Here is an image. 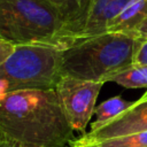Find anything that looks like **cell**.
I'll return each instance as SVG.
<instances>
[{"mask_svg":"<svg viewBox=\"0 0 147 147\" xmlns=\"http://www.w3.org/2000/svg\"><path fill=\"white\" fill-rule=\"evenodd\" d=\"M69 147H147V131L99 141H87L79 137Z\"/></svg>","mask_w":147,"mask_h":147,"instance_id":"30bf717a","label":"cell"},{"mask_svg":"<svg viewBox=\"0 0 147 147\" xmlns=\"http://www.w3.org/2000/svg\"><path fill=\"white\" fill-rule=\"evenodd\" d=\"M142 131H147V90L119 116L95 131L82 134L80 138L87 141H99Z\"/></svg>","mask_w":147,"mask_h":147,"instance_id":"8992f818","label":"cell"},{"mask_svg":"<svg viewBox=\"0 0 147 147\" xmlns=\"http://www.w3.org/2000/svg\"><path fill=\"white\" fill-rule=\"evenodd\" d=\"M62 14L72 44L77 41L86 25L92 0H48Z\"/></svg>","mask_w":147,"mask_h":147,"instance_id":"ba28073f","label":"cell"},{"mask_svg":"<svg viewBox=\"0 0 147 147\" xmlns=\"http://www.w3.org/2000/svg\"><path fill=\"white\" fill-rule=\"evenodd\" d=\"M0 147H20L17 144L6 139L1 133H0Z\"/></svg>","mask_w":147,"mask_h":147,"instance_id":"9a60e30c","label":"cell"},{"mask_svg":"<svg viewBox=\"0 0 147 147\" xmlns=\"http://www.w3.org/2000/svg\"><path fill=\"white\" fill-rule=\"evenodd\" d=\"M107 82H114L125 88H147V64H132L110 76Z\"/></svg>","mask_w":147,"mask_h":147,"instance_id":"7c38bea8","label":"cell"},{"mask_svg":"<svg viewBox=\"0 0 147 147\" xmlns=\"http://www.w3.org/2000/svg\"><path fill=\"white\" fill-rule=\"evenodd\" d=\"M137 34L141 38H147V20L139 26V29L137 30Z\"/></svg>","mask_w":147,"mask_h":147,"instance_id":"2e32d148","label":"cell"},{"mask_svg":"<svg viewBox=\"0 0 147 147\" xmlns=\"http://www.w3.org/2000/svg\"><path fill=\"white\" fill-rule=\"evenodd\" d=\"M133 64H147V38H141L134 55Z\"/></svg>","mask_w":147,"mask_h":147,"instance_id":"4fadbf2b","label":"cell"},{"mask_svg":"<svg viewBox=\"0 0 147 147\" xmlns=\"http://www.w3.org/2000/svg\"><path fill=\"white\" fill-rule=\"evenodd\" d=\"M74 132L54 88L14 92L0 102V133L20 147H67Z\"/></svg>","mask_w":147,"mask_h":147,"instance_id":"6da1fadb","label":"cell"},{"mask_svg":"<svg viewBox=\"0 0 147 147\" xmlns=\"http://www.w3.org/2000/svg\"><path fill=\"white\" fill-rule=\"evenodd\" d=\"M103 83L61 76L55 85L62 110L74 131L86 133V126L95 110V102Z\"/></svg>","mask_w":147,"mask_h":147,"instance_id":"5b68a950","label":"cell"},{"mask_svg":"<svg viewBox=\"0 0 147 147\" xmlns=\"http://www.w3.org/2000/svg\"><path fill=\"white\" fill-rule=\"evenodd\" d=\"M140 40L141 37L118 32L79 39L62 51V76L105 84L110 76L133 64Z\"/></svg>","mask_w":147,"mask_h":147,"instance_id":"7a4b0ae2","label":"cell"},{"mask_svg":"<svg viewBox=\"0 0 147 147\" xmlns=\"http://www.w3.org/2000/svg\"><path fill=\"white\" fill-rule=\"evenodd\" d=\"M132 0H92L88 18L79 39L106 32L109 23Z\"/></svg>","mask_w":147,"mask_h":147,"instance_id":"52a82bcc","label":"cell"},{"mask_svg":"<svg viewBox=\"0 0 147 147\" xmlns=\"http://www.w3.org/2000/svg\"><path fill=\"white\" fill-rule=\"evenodd\" d=\"M0 40L60 49L72 45L62 14L48 0H0Z\"/></svg>","mask_w":147,"mask_h":147,"instance_id":"3957f363","label":"cell"},{"mask_svg":"<svg viewBox=\"0 0 147 147\" xmlns=\"http://www.w3.org/2000/svg\"><path fill=\"white\" fill-rule=\"evenodd\" d=\"M62 51L38 45L15 46L0 65V102L14 92L55 88L62 76Z\"/></svg>","mask_w":147,"mask_h":147,"instance_id":"277c9868","label":"cell"},{"mask_svg":"<svg viewBox=\"0 0 147 147\" xmlns=\"http://www.w3.org/2000/svg\"><path fill=\"white\" fill-rule=\"evenodd\" d=\"M133 102L126 101L122 99L121 96H113L103 102H101L99 106L95 107L94 115L96 116V119L91 124V131H95L107 124L108 122L113 121L117 116H119L122 113H124L126 109H129L132 106Z\"/></svg>","mask_w":147,"mask_h":147,"instance_id":"8fae6325","label":"cell"},{"mask_svg":"<svg viewBox=\"0 0 147 147\" xmlns=\"http://www.w3.org/2000/svg\"><path fill=\"white\" fill-rule=\"evenodd\" d=\"M14 49H15V46L14 45L0 40V65L11 55V53L14 52Z\"/></svg>","mask_w":147,"mask_h":147,"instance_id":"5bb4252c","label":"cell"},{"mask_svg":"<svg viewBox=\"0 0 147 147\" xmlns=\"http://www.w3.org/2000/svg\"><path fill=\"white\" fill-rule=\"evenodd\" d=\"M146 20L147 0H132L109 23L106 32H118L138 36L137 30Z\"/></svg>","mask_w":147,"mask_h":147,"instance_id":"9c48e42d","label":"cell"}]
</instances>
